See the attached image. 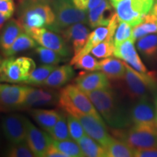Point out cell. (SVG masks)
<instances>
[{"instance_id":"42","label":"cell","mask_w":157,"mask_h":157,"mask_svg":"<svg viewBox=\"0 0 157 157\" xmlns=\"http://www.w3.org/2000/svg\"><path fill=\"white\" fill-rule=\"evenodd\" d=\"M7 17L5 15H3L2 13H0V31H2V29H3L4 25H5L6 21H7Z\"/></svg>"},{"instance_id":"23","label":"cell","mask_w":157,"mask_h":157,"mask_svg":"<svg viewBox=\"0 0 157 157\" xmlns=\"http://www.w3.org/2000/svg\"><path fill=\"white\" fill-rule=\"evenodd\" d=\"M30 114L39 126L48 132L58 121L60 112L54 109H34L30 110Z\"/></svg>"},{"instance_id":"43","label":"cell","mask_w":157,"mask_h":157,"mask_svg":"<svg viewBox=\"0 0 157 157\" xmlns=\"http://www.w3.org/2000/svg\"><path fill=\"white\" fill-rule=\"evenodd\" d=\"M150 13H152L153 15H154L157 18V0H156L154 2V5H153V7L151 10Z\"/></svg>"},{"instance_id":"11","label":"cell","mask_w":157,"mask_h":157,"mask_svg":"<svg viewBox=\"0 0 157 157\" xmlns=\"http://www.w3.org/2000/svg\"><path fill=\"white\" fill-rule=\"evenodd\" d=\"M31 87L0 83V104L5 111L21 109Z\"/></svg>"},{"instance_id":"40","label":"cell","mask_w":157,"mask_h":157,"mask_svg":"<svg viewBox=\"0 0 157 157\" xmlns=\"http://www.w3.org/2000/svg\"><path fill=\"white\" fill-rule=\"evenodd\" d=\"M134 156L136 157H157V148L136 149Z\"/></svg>"},{"instance_id":"44","label":"cell","mask_w":157,"mask_h":157,"mask_svg":"<svg viewBox=\"0 0 157 157\" xmlns=\"http://www.w3.org/2000/svg\"><path fill=\"white\" fill-rule=\"evenodd\" d=\"M154 106H155V110H156V124H157V92L155 94L154 96Z\"/></svg>"},{"instance_id":"38","label":"cell","mask_w":157,"mask_h":157,"mask_svg":"<svg viewBox=\"0 0 157 157\" xmlns=\"http://www.w3.org/2000/svg\"><path fill=\"white\" fill-rule=\"evenodd\" d=\"M102 0H71L76 8L88 12L100 5Z\"/></svg>"},{"instance_id":"14","label":"cell","mask_w":157,"mask_h":157,"mask_svg":"<svg viewBox=\"0 0 157 157\" xmlns=\"http://www.w3.org/2000/svg\"><path fill=\"white\" fill-rule=\"evenodd\" d=\"M76 117L83 126L87 135L105 148L113 137L108 132L104 121L99 120L91 115L78 113Z\"/></svg>"},{"instance_id":"2","label":"cell","mask_w":157,"mask_h":157,"mask_svg":"<svg viewBox=\"0 0 157 157\" xmlns=\"http://www.w3.org/2000/svg\"><path fill=\"white\" fill-rule=\"evenodd\" d=\"M17 13L24 31L44 27L50 29L55 22V14L50 0H21Z\"/></svg>"},{"instance_id":"33","label":"cell","mask_w":157,"mask_h":157,"mask_svg":"<svg viewBox=\"0 0 157 157\" xmlns=\"http://www.w3.org/2000/svg\"><path fill=\"white\" fill-rule=\"evenodd\" d=\"M115 45L113 37H108L106 39L94 47L90 51L95 58H105L112 56L114 52Z\"/></svg>"},{"instance_id":"22","label":"cell","mask_w":157,"mask_h":157,"mask_svg":"<svg viewBox=\"0 0 157 157\" xmlns=\"http://www.w3.org/2000/svg\"><path fill=\"white\" fill-rule=\"evenodd\" d=\"M99 70L102 71L110 80L119 81L123 78L126 72L124 62L109 58L99 61Z\"/></svg>"},{"instance_id":"41","label":"cell","mask_w":157,"mask_h":157,"mask_svg":"<svg viewBox=\"0 0 157 157\" xmlns=\"http://www.w3.org/2000/svg\"><path fill=\"white\" fill-rule=\"evenodd\" d=\"M45 157H68L67 155L60 150H58L56 146L53 145L51 144L47 151L46 154H45Z\"/></svg>"},{"instance_id":"18","label":"cell","mask_w":157,"mask_h":157,"mask_svg":"<svg viewBox=\"0 0 157 157\" xmlns=\"http://www.w3.org/2000/svg\"><path fill=\"white\" fill-rule=\"evenodd\" d=\"M135 41L129 38L124 41L120 44L115 47L113 55L118 58L124 60L137 71L140 73H148V70L137 54L134 44Z\"/></svg>"},{"instance_id":"47","label":"cell","mask_w":157,"mask_h":157,"mask_svg":"<svg viewBox=\"0 0 157 157\" xmlns=\"http://www.w3.org/2000/svg\"><path fill=\"white\" fill-rule=\"evenodd\" d=\"M2 111H5V110L4 109V108L2 106L1 104H0V112H2Z\"/></svg>"},{"instance_id":"37","label":"cell","mask_w":157,"mask_h":157,"mask_svg":"<svg viewBox=\"0 0 157 157\" xmlns=\"http://www.w3.org/2000/svg\"><path fill=\"white\" fill-rule=\"evenodd\" d=\"M73 65L77 69H82L88 71L99 70V61L93 56L89 55V53L78 58Z\"/></svg>"},{"instance_id":"39","label":"cell","mask_w":157,"mask_h":157,"mask_svg":"<svg viewBox=\"0 0 157 157\" xmlns=\"http://www.w3.org/2000/svg\"><path fill=\"white\" fill-rule=\"evenodd\" d=\"M15 4L13 0H0V13L10 19L14 14Z\"/></svg>"},{"instance_id":"15","label":"cell","mask_w":157,"mask_h":157,"mask_svg":"<svg viewBox=\"0 0 157 157\" xmlns=\"http://www.w3.org/2000/svg\"><path fill=\"white\" fill-rule=\"evenodd\" d=\"M27 144L34 153L35 156H45L49 146L52 144V137L43 132L26 119Z\"/></svg>"},{"instance_id":"10","label":"cell","mask_w":157,"mask_h":157,"mask_svg":"<svg viewBox=\"0 0 157 157\" xmlns=\"http://www.w3.org/2000/svg\"><path fill=\"white\" fill-rule=\"evenodd\" d=\"M129 115L133 126L157 128L154 103L149 98H142L135 102L129 109Z\"/></svg>"},{"instance_id":"25","label":"cell","mask_w":157,"mask_h":157,"mask_svg":"<svg viewBox=\"0 0 157 157\" xmlns=\"http://www.w3.org/2000/svg\"><path fill=\"white\" fill-rule=\"evenodd\" d=\"M84 156L87 157H106V151L103 146L97 141L85 135L77 141Z\"/></svg>"},{"instance_id":"20","label":"cell","mask_w":157,"mask_h":157,"mask_svg":"<svg viewBox=\"0 0 157 157\" xmlns=\"http://www.w3.org/2000/svg\"><path fill=\"white\" fill-rule=\"evenodd\" d=\"M23 31L24 28L19 20L10 19L5 23L0 32V50L2 53L10 48Z\"/></svg>"},{"instance_id":"28","label":"cell","mask_w":157,"mask_h":157,"mask_svg":"<svg viewBox=\"0 0 157 157\" xmlns=\"http://www.w3.org/2000/svg\"><path fill=\"white\" fill-rule=\"evenodd\" d=\"M105 148L109 157H131L135 154V149L124 141L113 137Z\"/></svg>"},{"instance_id":"7","label":"cell","mask_w":157,"mask_h":157,"mask_svg":"<svg viewBox=\"0 0 157 157\" xmlns=\"http://www.w3.org/2000/svg\"><path fill=\"white\" fill-rule=\"evenodd\" d=\"M2 72L4 82L21 83L25 82L36 68V64L28 57H7L2 60Z\"/></svg>"},{"instance_id":"36","label":"cell","mask_w":157,"mask_h":157,"mask_svg":"<svg viewBox=\"0 0 157 157\" xmlns=\"http://www.w3.org/2000/svg\"><path fill=\"white\" fill-rule=\"evenodd\" d=\"M6 156L10 157H32L35 156L34 153L25 142L12 144L5 153Z\"/></svg>"},{"instance_id":"31","label":"cell","mask_w":157,"mask_h":157,"mask_svg":"<svg viewBox=\"0 0 157 157\" xmlns=\"http://www.w3.org/2000/svg\"><path fill=\"white\" fill-rule=\"evenodd\" d=\"M35 52H36L39 60L42 64L56 66L60 62H63L67 60L58 52L42 46L37 47L35 50Z\"/></svg>"},{"instance_id":"45","label":"cell","mask_w":157,"mask_h":157,"mask_svg":"<svg viewBox=\"0 0 157 157\" xmlns=\"http://www.w3.org/2000/svg\"><path fill=\"white\" fill-rule=\"evenodd\" d=\"M1 64H2V60L1 59H0V82H4V80H3V76H2V72Z\"/></svg>"},{"instance_id":"19","label":"cell","mask_w":157,"mask_h":157,"mask_svg":"<svg viewBox=\"0 0 157 157\" xmlns=\"http://www.w3.org/2000/svg\"><path fill=\"white\" fill-rule=\"evenodd\" d=\"M109 0H102L99 5L88 11V23L91 28L107 26L116 13Z\"/></svg>"},{"instance_id":"24","label":"cell","mask_w":157,"mask_h":157,"mask_svg":"<svg viewBox=\"0 0 157 157\" xmlns=\"http://www.w3.org/2000/svg\"><path fill=\"white\" fill-rule=\"evenodd\" d=\"M136 46L145 58L149 60L157 59V34H148L137 39Z\"/></svg>"},{"instance_id":"9","label":"cell","mask_w":157,"mask_h":157,"mask_svg":"<svg viewBox=\"0 0 157 157\" xmlns=\"http://www.w3.org/2000/svg\"><path fill=\"white\" fill-rule=\"evenodd\" d=\"M36 42L44 48L50 49L61 55L65 58H69L72 50L71 46L58 33L45 28H33L25 31Z\"/></svg>"},{"instance_id":"16","label":"cell","mask_w":157,"mask_h":157,"mask_svg":"<svg viewBox=\"0 0 157 157\" xmlns=\"http://www.w3.org/2000/svg\"><path fill=\"white\" fill-rule=\"evenodd\" d=\"M58 34L63 37L68 44H71L75 56L84 47L90 32L84 23H76L63 29Z\"/></svg>"},{"instance_id":"1","label":"cell","mask_w":157,"mask_h":157,"mask_svg":"<svg viewBox=\"0 0 157 157\" xmlns=\"http://www.w3.org/2000/svg\"><path fill=\"white\" fill-rule=\"evenodd\" d=\"M108 124L113 129H124L132 124L117 94L111 88L85 93Z\"/></svg>"},{"instance_id":"26","label":"cell","mask_w":157,"mask_h":157,"mask_svg":"<svg viewBox=\"0 0 157 157\" xmlns=\"http://www.w3.org/2000/svg\"><path fill=\"white\" fill-rule=\"evenodd\" d=\"M157 33V18L154 15L149 13L143 21L132 28L131 39L136 41L146 35Z\"/></svg>"},{"instance_id":"30","label":"cell","mask_w":157,"mask_h":157,"mask_svg":"<svg viewBox=\"0 0 157 157\" xmlns=\"http://www.w3.org/2000/svg\"><path fill=\"white\" fill-rule=\"evenodd\" d=\"M52 144L58 150L66 154L68 157H82L84 156L80 148L79 145L76 141L71 139L65 140H57L52 137Z\"/></svg>"},{"instance_id":"32","label":"cell","mask_w":157,"mask_h":157,"mask_svg":"<svg viewBox=\"0 0 157 157\" xmlns=\"http://www.w3.org/2000/svg\"><path fill=\"white\" fill-rule=\"evenodd\" d=\"M48 134L52 138L57 140H65L72 139L68 130L67 119L63 113L60 112V116L58 121L48 132Z\"/></svg>"},{"instance_id":"34","label":"cell","mask_w":157,"mask_h":157,"mask_svg":"<svg viewBox=\"0 0 157 157\" xmlns=\"http://www.w3.org/2000/svg\"><path fill=\"white\" fill-rule=\"evenodd\" d=\"M66 119H67V123L70 135L73 140L77 142L82 137L87 135L81 122L76 117L68 113L67 116H66Z\"/></svg>"},{"instance_id":"35","label":"cell","mask_w":157,"mask_h":157,"mask_svg":"<svg viewBox=\"0 0 157 157\" xmlns=\"http://www.w3.org/2000/svg\"><path fill=\"white\" fill-rule=\"evenodd\" d=\"M132 28V25L129 24L128 23L119 21L117 28L116 29L114 36H113L115 47L120 44L124 41L131 38Z\"/></svg>"},{"instance_id":"5","label":"cell","mask_w":157,"mask_h":157,"mask_svg":"<svg viewBox=\"0 0 157 157\" xmlns=\"http://www.w3.org/2000/svg\"><path fill=\"white\" fill-rule=\"evenodd\" d=\"M55 22L50 30L59 33L76 23H88V12L76 8L71 0H50Z\"/></svg>"},{"instance_id":"29","label":"cell","mask_w":157,"mask_h":157,"mask_svg":"<svg viewBox=\"0 0 157 157\" xmlns=\"http://www.w3.org/2000/svg\"><path fill=\"white\" fill-rule=\"evenodd\" d=\"M56 68V66L55 65L43 64L42 66L35 68L29 78L23 83L24 84H30V85L41 86Z\"/></svg>"},{"instance_id":"8","label":"cell","mask_w":157,"mask_h":157,"mask_svg":"<svg viewBox=\"0 0 157 157\" xmlns=\"http://www.w3.org/2000/svg\"><path fill=\"white\" fill-rule=\"evenodd\" d=\"M154 0H121L113 6L119 20L132 27L140 23L150 13Z\"/></svg>"},{"instance_id":"13","label":"cell","mask_w":157,"mask_h":157,"mask_svg":"<svg viewBox=\"0 0 157 157\" xmlns=\"http://www.w3.org/2000/svg\"><path fill=\"white\" fill-rule=\"evenodd\" d=\"M119 23V17H118L117 13H115L112 19L110 21L109 24L107 25V27H97L93 32L90 33L89 36H88L87 42H86L84 48H82V50L72 58L71 60V65H73L82 56L89 53L90 51L93 50L94 47H95L99 43L106 39L108 37H113Z\"/></svg>"},{"instance_id":"27","label":"cell","mask_w":157,"mask_h":157,"mask_svg":"<svg viewBox=\"0 0 157 157\" xmlns=\"http://www.w3.org/2000/svg\"><path fill=\"white\" fill-rule=\"evenodd\" d=\"M37 42L29 34L22 33L12 44V46L7 51L3 52L6 57L13 56L23 51L36 48Z\"/></svg>"},{"instance_id":"3","label":"cell","mask_w":157,"mask_h":157,"mask_svg":"<svg viewBox=\"0 0 157 157\" xmlns=\"http://www.w3.org/2000/svg\"><path fill=\"white\" fill-rule=\"evenodd\" d=\"M124 76L118 82L121 92L133 101L148 98L149 91L157 92V77L154 72L140 73L126 63Z\"/></svg>"},{"instance_id":"12","label":"cell","mask_w":157,"mask_h":157,"mask_svg":"<svg viewBox=\"0 0 157 157\" xmlns=\"http://www.w3.org/2000/svg\"><path fill=\"white\" fill-rule=\"evenodd\" d=\"M4 135L11 144L25 142L26 139V118L17 113H10L2 118Z\"/></svg>"},{"instance_id":"21","label":"cell","mask_w":157,"mask_h":157,"mask_svg":"<svg viewBox=\"0 0 157 157\" xmlns=\"http://www.w3.org/2000/svg\"><path fill=\"white\" fill-rule=\"evenodd\" d=\"M74 75L75 72L71 65L58 66L52 71V73L49 75L41 86L52 89H58L70 82L74 78Z\"/></svg>"},{"instance_id":"6","label":"cell","mask_w":157,"mask_h":157,"mask_svg":"<svg viewBox=\"0 0 157 157\" xmlns=\"http://www.w3.org/2000/svg\"><path fill=\"white\" fill-rule=\"evenodd\" d=\"M112 133L135 150L157 148V128L133 126L129 129H114Z\"/></svg>"},{"instance_id":"4","label":"cell","mask_w":157,"mask_h":157,"mask_svg":"<svg viewBox=\"0 0 157 157\" xmlns=\"http://www.w3.org/2000/svg\"><path fill=\"white\" fill-rule=\"evenodd\" d=\"M58 105L66 113L76 117L78 113L91 115L103 121V118L95 109L91 100L78 87L68 84L59 93Z\"/></svg>"},{"instance_id":"46","label":"cell","mask_w":157,"mask_h":157,"mask_svg":"<svg viewBox=\"0 0 157 157\" xmlns=\"http://www.w3.org/2000/svg\"><path fill=\"white\" fill-rule=\"evenodd\" d=\"M110 1H111V5H112L113 7V6H114L115 5H117L118 2H119L121 1V0H110Z\"/></svg>"},{"instance_id":"17","label":"cell","mask_w":157,"mask_h":157,"mask_svg":"<svg viewBox=\"0 0 157 157\" xmlns=\"http://www.w3.org/2000/svg\"><path fill=\"white\" fill-rule=\"evenodd\" d=\"M76 87L84 93L111 87L109 78L103 72H81L75 79Z\"/></svg>"}]
</instances>
